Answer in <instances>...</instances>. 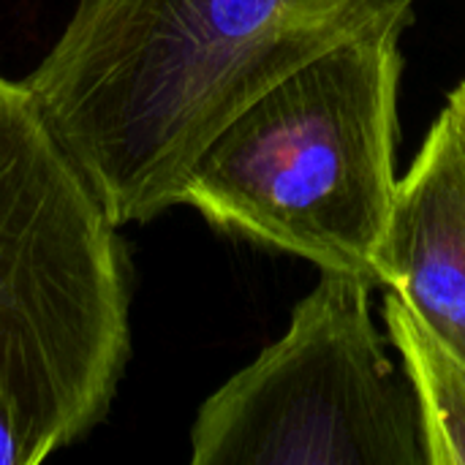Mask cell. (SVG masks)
<instances>
[{"label":"cell","mask_w":465,"mask_h":465,"mask_svg":"<svg viewBox=\"0 0 465 465\" xmlns=\"http://www.w3.org/2000/svg\"><path fill=\"white\" fill-rule=\"evenodd\" d=\"M417 3L76 0L25 84L112 223H147L251 101Z\"/></svg>","instance_id":"obj_1"},{"label":"cell","mask_w":465,"mask_h":465,"mask_svg":"<svg viewBox=\"0 0 465 465\" xmlns=\"http://www.w3.org/2000/svg\"><path fill=\"white\" fill-rule=\"evenodd\" d=\"M381 19L251 101L199 155L180 204L213 229L371 278L395 215L401 35Z\"/></svg>","instance_id":"obj_2"},{"label":"cell","mask_w":465,"mask_h":465,"mask_svg":"<svg viewBox=\"0 0 465 465\" xmlns=\"http://www.w3.org/2000/svg\"><path fill=\"white\" fill-rule=\"evenodd\" d=\"M131 357V262L41 114L0 74V395L54 455L101 425Z\"/></svg>","instance_id":"obj_3"},{"label":"cell","mask_w":465,"mask_h":465,"mask_svg":"<svg viewBox=\"0 0 465 465\" xmlns=\"http://www.w3.org/2000/svg\"><path fill=\"white\" fill-rule=\"evenodd\" d=\"M373 281L322 270L289 330L196 411L193 465H428L411 381L371 313Z\"/></svg>","instance_id":"obj_4"},{"label":"cell","mask_w":465,"mask_h":465,"mask_svg":"<svg viewBox=\"0 0 465 465\" xmlns=\"http://www.w3.org/2000/svg\"><path fill=\"white\" fill-rule=\"evenodd\" d=\"M379 283L465 362V131L450 106L401 180Z\"/></svg>","instance_id":"obj_5"},{"label":"cell","mask_w":465,"mask_h":465,"mask_svg":"<svg viewBox=\"0 0 465 465\" xmlns=\"http://www.w3.org/2000/svg\"><path fill=\"white\" fill-rule=\"evenodd\" d=\"M384 322L420 406L428 465H465V362L392 289Z\"/></svg>","instance_id":"obj_6"},{"label":"cell","mask_w":465,"mask_h":465,"mask_svg":"<svg viewBox=\"0 0 465 465\" xmlns=\"http://www.w3.org/2000/svg\"><path fill=\"white\" fill-rule=\"evenodd\" d=\"M52 452L19 420L11 403L0 395V465H35Z\"/></svg>","instance_id":"obj_7"},{"label":"cell","mask_w":465,"mask_h":465,"mask_svg":"<svg viewBox=\"0 0 465 465\" xmlns=\"http://www.w3.org/2000/svg\"><path fill=\"white\" fill-rule=\"evenodd\" d=\"M452 112H455V117H458V123L463 125V131H465V82L450 95V104H447Z\"/></svg>","instance_id":"obj_8"}]
</instances>
